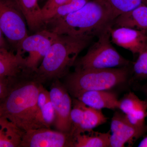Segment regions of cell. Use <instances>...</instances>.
Masks as SVG:
<instances>
[{
  "instance_id": "17",
  "label": "cell",
  "mask_w": 147,
  "mask_h": 147,
  "mask_svg": "<svg viewBox=\"0 0 147 147\" xmlns=\"http://www.w3.org/2000/svg\"><path fill=\"white\" fill-rule=\"evenodd\" d=\"M110 130L104 133L92 130L79 133L74 136V147H110Z\"/></svg>"
},
{
  "instance_id": "13",
  "label": "cell",
  "mask_w": 147,
  "mask_h": 147,
  "mask_svg": "<svg viewBox=\"0 0 147 147\" xmlns=\"http://www.w3.org/2000/svg\"><path fill=\"white\" fill-rule=\"evenodd\" d=\"M26 58L22 54H14L5 47H0V76L7 78H16L21 73H27Z\"/></svg>"
},
{
  "instance_id": "30",
  "label": "cell",
  "mask_w": 147,
  "mask_h": 147,
  "mask_svg": "<svg viewBox=\"0 0 147 147\" xmlns=\"http://www.w3.org/2000/svg\"><path fill=\"white\" fill-rule=\"evenodd\" d=\"M145 4H146L147 5V0L146 1V3H145Z\"/></svg>"
},
{
  "instance_id": "31",
  "label": "cell",
  "mask_w": 147,
  "mask_h": 147,
  "mask_svg": "<svg viewBox=\"0 0 147 147\" xmlns=\"http://www.w3.org/2000/svg\"></svg>"
},
{
  "instance_id": "15",
  "label": "cell",
  "mask_w": 147,
  "mask_h": 147,
  "mask_svg": "<svg viewBox=\"0 0 147 147\" xmlns=\"http://www.w3.org/2000/svg\"><path fill=\"white\" fill-rule=\"evenodd\" d=\"M38 0H15L25 17L30 30L39 31L45 29L41 18V8Z\"/></svg>"
},
{
  "instance_id": "10",
  "label": "cell",
  "mask_w": 147,
  "mask_h": 147,
  "mask_svg": "<svg viewBox=\"0 0 147 147\" xmlns=\"http://www.w3.org/2000/svg\"><path fill=\"white\" fill-rule=\"evenodd\" d=\"M110 146L123 147L131 145L147 131L146 128H138L131 125L123 113L116 112L110 126Z\"/></svg>"
},
{
  "instance_id": "21",
  "label": "cell",
  "mask_w": 147,
  "mask_h": 147,
  "mask_svg": "<svg viewBox=\"0 0 147 147\" xmlns=\"http://www.w3.org/2000/svg\"><path fill=\"white\" fill-rule=\"evenodd\" d=\"M116 18L122 13L134 9L145 4L146 0H106Z\"/></svg>"
},
{
  "instance_id": "23",
  "label": "cell",
  "mask_w": 147,
  "mask_h": 147,
  "mask_svg": "<svg viewBox=\"0 0 147 147\" xmlns=\"http://www.w3.org/2000/svg\"><path fill=\"white\" fill-rule=\"evenodd\" d=\"M135 78L143 80L147 78V45L139 54L137 60L133 66Z\"/></svg>"
},
{
  "instance_id": "18",
  "label": "cell",
  "mask_w": 147,
  "mask_h": 147,
  "mask_svg": "<svg viewBox=\"0 0 147 147\" xmlns=\"http://www.w3.org/2000/svg\"><path fill=\"white\" fill-rule=\"evenodd\" d=\"M82 102L84 111V119L79 130L74 135L93 130L94 129L107 122L108 120V118L103 115L102 110L89 107Z\"/></svg>"
},
{
  "instance_id": "20",
  "label": "cell",
  "mask_w": 147,
  "mask_h": 147,
  "mask_svg": "<svg viewBox=\"0 0 147 147\" xmlns=\"http://www.w3.org/2000/svg\"><path fill=\"white\" fill-rule=\"evenodd\" d=\"M55 119V109L50 99L40 110L37 116L35 129L43 127L50 128V127L54 125Z\"/></svg>"
},
{
  "instance_id": "26",
  "label": "cell",
  "mask_w": 147,
  "mask_h": 147,
  "mask_svg": "<svg viewBox=\"0 0 147 147\" xmlns=\"http://www.w3.org/2000/svg\"><path fill=\"white\" fill-rule=\"evenodd\" d=\"M139 147H147V135L144 137L138 145Z\"/></svg>"
},
{
  "instance_id": "22",
  "label": "cell",
  "mask_w": 147,
  "mask_h": 147,
  "mask_svg": "<svg viewBox=\"0 0 147 147\" xmlns=\"http://www.w3.org/2000/svg\"><path fill=\"white\" fill-rule=\"evenodd\" d=\"M73 107L71 109L70 118L71 123V129L70 134L74 136L79 130L83 119L84 111L82 108V102L75 98L73 99Z\"/></svg>"
},
{
  "instance_id": "11",
  "label": "cell",
  "mask_w": 147,
  "mask_h": 147,
  "mask_svg": "<svg viewBox=\"0 0 147 147\" xmlns=\"http://www.w3.org/2000/svg\"><path fill=\"white\" fill-rule=\"evenodd\" d=\"M112 27L111 41L118 46L138 55L147 46V34L144 32L126 27Z\"/></svg>"
},
{
  "instance_id": "24",
  "label": "cell",
  "mask_w": 147,
  "mask_h": 147,
  "mask_svg": "<svg viewBox=\"0 0 147 147\" xmlns=\"http://www.w3.org/2000/svg\"><path fill=\"white\" fill-rule=\"evenodd\" d=\"M69 0H48L41 8V18L45 26L58 7L63 5Z\"/></svg>"
},
{
  "instance_id": "19",
  "label": "cell",
  "mask_w": 147,
  "mask_h": 147,
  "mask_svg": "<svg viewBox=\"0 0 147 147\" xmlns=\"http://www.w3.org/2000/svg\"><path fill=\"white\" fill-rule=\"evenodd\" d=\"M118 109L125 115L141 110H147V101L141 100L134 93L126 94L119 100Z\"/></svg>"
},
{
  "instance_id": "7",
  "label": "cell",
  "mask_w": 147,
  "mask_h": 147,
  "mask_svg": "<svg viewBox=\"0 0 147 147\" xmlns=\"http://www.w3.org/2000/svg\"><path fill=\"white\" fill-rule=\"evenodd\" d=\"M57 34L50 30L43 29L34 34L28 36L22 41L21 53L28 54L26 58V66L28 74L35 73Z\"/></svg>"
},
{
  "instance_id": "1",
  "label": "cell",
  "mask_w": 147,
  "mask_h": 147,
  "mask_svg": "<svg viewBox=\"0 0 147 147\" xmlns=\"http://www.w3.org/2000/svg\"><path fill=\"white\" fill-rule=\"evenodd\" d=\"M116 17L106 0H90L79 10L45 24L57 34L92 38L113 25Z\"/></svg>"
},
{
  "instance_id": "14",
  "label": "cell",
  "mask_w": 147,
  "mask_h": 147,
  "mask_svg": "<svg viewBox=\"0 0 147 147\" xmlns=\"http://www.w3.org/2000/svg\"><path fill=\"white\" fill-rule=\"evenodd\" d=\"M117 27H126L144 32L147 34V5L143 4L134 9L119 15L113 25Z\"/></svg>"
},
{
  "instance_id": "12",
  "label": "cell",
  "mask_w": 147,
  "mask_h": 147,
  "mask_svg": "<svg viewBox=\"0 0 147 147\" xmlns=\"http://www.w3.org/2000/svg\"><path fill=\"white\" fill-rule=\"evenodd\" d=\"M75 98L89 107L98 110L118 109L119 99L115 93L109 90H92L76 95Z\"/></svg>"
},
{
  "instance_id": "29",
  "label": "cell",
  "mask_w": 147,
  "mask_h": 147,
  "mask_svg": "<svg viewBox=\"0 0 147 147\" xmlns=\"http://www.w3.org/2000/svg\"><path fill=\"white\" fill-rule=\"evenodd\" d=\"M1 116H2V113L1 109V107H0V117Z\"/></svg>"
},
{
  "instance_id": "5",
  "label": "cell",
  "mask_w": 147,
  "mask_h": 147,
  "mask_svg": "<svg viewBox=\"0 0 147 147\" xmlns=\"http://www.w3.org/2000/svg\"><path fill=\"white\" fill-rule=\"evenodd\" d=\"M112 26L111 25L105 29L86 54L76 61L75 69L118 68L129 64V61L122 57L111 43L110 29Z\"/></svg>"
},
{
  "instance_id": "6",
  "label": "cell",
  "mask_w": 147,
  "mask_h": 147,
  "mask_svg": "<svg viewBox=\"0 0 147 147\" xmlns=\"http://www.w3.org/2000/svg\"><path fill=\"white\" fill-rule=\"evenodd\" d=\"M26 21L15 0H0V29L8 42L22 54V41L29 35Z\"/></svg>"
},
{
  "instance_id": "2",
  "label": "cell",
  "mask_w": 147,
  "mask_h": 147,
  "mask_svg": "<svg viewBox=\"0 0 147 147\" xmlns=\"http://www.w3.org/2000/svg\"><path fill=\"white\" fill-rule=\"evenodd\" d=\"M41 84L34 77L9 86L0 105L2 116L23 131L35 129L37 102Z\"/></svg>"
},
{
  "instance_id": "16",
  "label": "cell",
  "mask_w": 147,
  "mask_h": 147,
  "mask_svg": "<svg viewBox=\"0 0 147 147\" xmlns=\"http://www.w3.org/2000/svg\"><path fill=\"white\" fill-rule=\"evenodd\" d=\"M24 131L5 117H0V147H20Z\"/></svg>"
},
{
  "instance_id": "25",
  "label": "cell",
  "mask_w": 147,
  "mask_h": 147,
  "mask_svg": "<svg viewBox=\"0 0 147 147\" xmlns=\"http://www.w3.org/2000/svg\"><path fill=\"white\" fill-rule=\"evenodd\" d=\"M7 78L0 76V99H3L8 92L9 85Z\"/></svg>"
},
{
  "instance_id": "28",
  "label": "cell",
  "mask_w": 147,
  "mask_h": 147,
  "mask_svg": "<svg viewBox=\"0 0 147 147\" xmlns=\"http://www.w3.org/2000/svg\"><path fill=\"white\" fill-rule=\"evenodd\" d=\"M143 90H144V92L145 94L147 96V86L145 87L144 88Z\"/></svg>"
},
{
  "instance_id": "3",
  "label": "cell",
  "mask_w": 147,
  "mask_h": 147,
  "mask_svg": "<svg viewBox=\"0 0 147 147\" xmlns=\"http://www.w3.org/2000/svg\"><path fill=\"white\" fill-rule=\"evenodd\" d=\"M92 39L57 34L35 73L34 78L41 83L63 77L68 73L79 53L88 45Z\"/></svg>"
},
{
  "instance_id": "27",
  "label": "cell",
  "mask_w": 147,
  "mask_h": 147,
  "mask_svg": "<svg viewBox=\"0 0 147 147\" xmlns=\"http://www.w3.org/2000/svg\"><path fill=\"white\" fill-rule=\"evenodd\" d=\"M3 35L2 32L0 29V47H5L4 40L3 37Z\"/></svg>"
},
{
  "instance_id": "4",
  "label": "cell",
  "mask_w": 147,
  "mask_h": 147,
  "mask_svg": "<svg viewBox=\"0 0 147 147\" xmlns=\"http://www.w3.org/2000/svg\"><path fill=\"white\" fill-rule=\"evenodd\" d=\"M127 67L102 69H75L69 75L65 88L72 96L92 90H109L126 82Z\"/></svg>"
},
{
  "instance_id": "9",
  "label": "cell",
  "mask_w": 147,
  "mask_h": 147,
  "mask_svg": "<svg viewBox=\"0 0 147 147\" xmlns=\"http://www.w3.org/2000/svg\"><path fill=\"white\" fill-rule=\"evenodd\" d=\"M49 93L56 114L54 123L55 128L58 131L70 133L71 129L70 114L72 103L68 91L57 79L52 84Z\"/></svg>"
},
{
  "instance_id": "8",
  "label": "cell",
  "mask_w": 147,
  "mask_h": 147,
  "mask_svg": "<svg viewBox=\"0 0 147 147\" xmlns=\"http://www.w3.org/2000/svg\"><path fill=\"white\" fill-rule=\"evenodd\" d=\"M20 147H74V141L70 133L38 128L24 131Z\"/></svg>"
}]
</instances>
